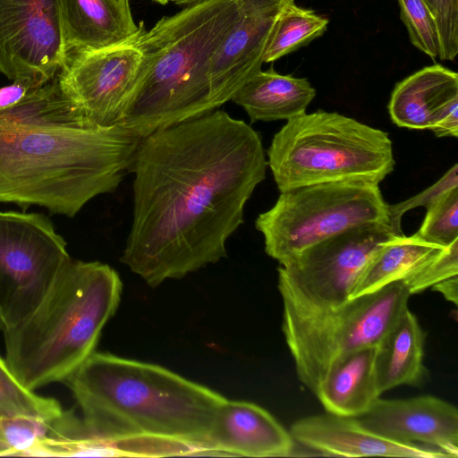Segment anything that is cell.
Listing matches in <instances>:
<instances>
[{
    "label": "cell",
    "instance_id": "83f0119b",
    "mask_svg": "<svg viewBox=\"0 0 458 458\" xmlns=\"http://www.w3.org/2000/svg\"><path fill=\"white\" fill-rule=\"evenodd\" d=\"M51 421L29 417L0 420V435L13 455L33 456L50 437Z\"/></svg>",
    "mask_w": 458,
    "mask_h": 458
},
{
    "label": "cell",
    "instance_id": "7402d4cb",
    "mask_svg": "<svg viewBox=\"0 0 458 458\" xmlns=\"http://www.w3.org/2000/svg\"><path fill=\"white\" fill-rule=\"evenodd\" d=\"M444 248L424 241L416 233L392 235L381 243L363 267L350 300L404 280Z\"/></svg>",
    "mask_w": 458,
    "mask_h": 458
},
{
    "label": "cell",
    "instance_id": "3957f363",
    "mask_svg": "<svg viewBox=\"0 0 458 458\" xmlns=\"http://www.w3.org/2000/svg\"><path fill=\"white\" fill-rule=\"evenodd\" d=\"M141 138L111 127L23 126L0 122V202L73 217L114 192L131 171Z\"/></svg>",
    "mask_w": 458,
    "mask_h": 458
},
{
    "label": "cell",
    "instance_id": "484cf974",
    "mask_svg": "<svg viewBox=\"0 0 458 458\" xmlns=\"http://www.w3.org/2000/svg\"><path fill=\"white\" fill-rule=\"evenodd\" d=\"M426 208L425 218L416 234L442 247L458 240V186L443 191Z\"/></svg>",
    "mask_w": 458,
    "mask_h": 458
},
{
    "label": "cell",
    "instance_id": "9a60e30c",
    "mask_svg": "<svg viewBox=\"0 0 458 458\" xmlns=\"http://www.w3.org/2000/svg\"><path fill=\"white\" fill-rule=\"evenodd\" d=\"M399 127L430 129L437 137L458 136V74L438 64L396 83L388 104Z\"/></svg>",
    "mask_w": 458,
    "mask_h": 458
},
{
    "label": "cell",
    "instance_id": "d6986e66",
    "mask_svg": "<svg viewBox=\"0 0 458 458\" xmlns=\"http://www.w3.org/2000/svg\"><path fill=\"white\" fill-rule=\"evenodd\" d=\"M377 344L366 346L335 360L315 395L327 412L357 418L366 413L380 396L374 360Z\"/></svg>",
    "mask_w": 458,
    "mask_h": 458
},
{
    "label": "cell",
    "instance_id": "836d02e7",
    "mask_svg": "<svg viewBox=\"0 0 458 458\" xmlns=\"http://www.w3.org/2000/svg\"><path fill=\"white\" fill-rule=\"evenodd\" d=\"M13 455V451L0 435V456Z\"/></svg>",
    "mask_w": 458,
    "mask_h": 458
},
{
    "label": "cell",
    "instance_id": "ac0fdd59",
    "mask_svg": "<svg viewBox=\"0 0 458 458\" xmlns=\"http://www.w3.org/2000/svg\"><path fill=\"white\" fill-rule=\"evenodd\" d=\"M64 59L72 55L119 46L144 30L129 0H58Z\"/></svg>",
    "mask_w": 458,
    "mask_h": 458
},
{
    "label": "cell",
    "instance_id": "603a6c76",
    "mask_svg": "<svg viewBox=\"0 0 458 458\" xmlns=\"http://www.w3.org/2000/svg\"><path fill=\"white\" fill-rule=\"evenodd\" d=\"M0 122L23 126H87L63 94L56 77L31 89L14 106L1 110Z\"/></svg>",
    "mask_w": 458,
    "mask_h": 458
},
{
    "label": "cell",
    "instance_id": "5b68a950",
    "mask_svg": "<svg viewBox=\"0 0 458 458\" xmlns=\"http://www.w3.org/2000/svg\"><path fill=\"white\" fill-rule=\"evenodd\" d=\"M122 290L107 264L70 259L40 304L4 331V360L17 379L33 391L64 382L96 351Z\"/></svg>",
    "mask_w": 458,
    "mask_h": 458
},
{
    "label": "cell",
    "instance_id": "d4e9b609",
    "mask_svg": "<svg viewBox=\"0 0 458 458\" xmlns=\"http://www.w3.org/2000/svg\"><path fill=\"white\" fill-rule=\"evenodd\" d=\"M64 411L57 400L24 386L0 356V420L29 417L52 421Z\"/></svg>",
    "mask_w": 458,
    "mask_h": 458
},
{
    "label": "cell",
    "instance_id": "6da1fadb",
    "mask_svg": "<svg viewBox=\"0 0 458 458\" xmlns=\"http://www.w3.org/2000/svg\"><path fill=\"white\" fill-rule=\"evenodd\" d=\"M267 167L260 134L219 109L141 138L121 262L157 287L225 258Z\"/></svg>",
    "mask_w": 458,
    "mask_h": 458
},
{
    "label": "cell",
    "instance_id": "5bb4252c",
    "mask_svg": "<svg viewBox=\"0 0 458 458\" xmlns=\"http://www.w3.org/2000/svg\"><path fill=\"white\" fill-rule=\"evenodd\" d=\"M365 428L386 438L435 447L448 457L458 456L457 408L438 397L378 398L356 418Z\"/></svg>",
    "mask_w": 458,
    "mask_h": 458
},
{
    "label": "cell",
    "instance_id": "d6a6232c",
    "mask_svg": "<svg viewBox=\"0 0 458 458\" xmlns=\"http://www.w3.org/2000/svg\"><path fill=\"white\" fill-rule=\"evenodd\" d=\"M432 290L441 293L446 301L457 305L458 301V275L444 279L432 287Z\"/></svg>",
    "mask_w": 458,
    "mask_h": 458
},
{
    "label": "cell",
    "instance_id": "f1b7e54d",
    "mask_svg": "<svg viewBox=\"0 0 458 458\" xmlns=\"http://www.w3.org/2000/svg\"><path fill=\"white\" fill-rule=\"evenodd\" d=\"M458 275V240L437 252L402 282L411 294L419 293L435 284Z\"/></svg>",
    "mask_w": 458,
    "mask_h": 458
},
{
    "label": "cell",
    "instance_id": "e575fe53",
    "mask_svg": "<svg viewBox=\"0 0 458 458\" xmlns=\"http://www.w3.org/2000/svg\"><path fill=\"white\" fill-rule=\"evenodd\" d=\"M423 1L427 4V6L429 8L431 13L434 14V16L436 17V21H437L438 0H423Z\"/></svg>",
    "mask_w": 458,
    "mask_h": 458
},
{
    "label": "cell",
    "instance_id": "44dd1931",
    "mask_svg": "<svg viewBox=\"0 0 458 458\" xmlns=\"http://www.w3.org/2000/svg\"><path fill=\"white\" fill-rule=\"evenodd\" d=\"M316 89L305 78L277 73L273 67L259 71L233 95L251 123L290 120L306 113Z\"/></svg>",
    "mask_w": 458,
    "mask_h": 458
},
{
    "label": "cell",
    "instance_id": "8992f818",
    "mask_svg": "<svg viewBox=\"0 0 458 458\" xmlns=\"http://www.w3.org/2000/svg\"><path fill=\"white\" fill-rule=\"evenodd\" d=\"M267 155L280 191L335 182L379 184L394 167L386 132L322 110L288 120Z\"/></svg>",
    "mask_w": 458,
    "mask_h": 458
},
{
    "label": "cell",
    "instance_id": "cb8c5ba5",
    "mask_svg": "<svg viewBox=\"0 0 458 458\" xmlns=\"http://www.w3.org/2000/svg\"><path fill=\"white\" fill-rule=\"evenodd\" d=\"M328 19L288 2L271 30L263 63H272L308 45L326 31Z\"/></svg>",
    "mask_w": 458,
    "mask_h": 458
},
{
    "label": "cell",
    "instance_id": "4fadbf2b",
    "mask_svg": "<svg viewBox=\"0 0 458 458\" xmlns=\"http://www.w3.org/2000/svg\"><path fill=\"white\" fill-rule=\"evenodd\" d=\"M293 0H239L240 16L211 57L208 79L215 109L261 71L268 37L285 4Z\"/></svg>",
    "mask_w": 458,
    "mask_h": 458
},
{
    "label": "cell",
    "instance_id": "2e32d148",
    "mask_svg": "<svg viewBox=\"0 0 458 458\" xmlns=\"http://www.w3.org/2000/svg\"><path fill=\"white\" fill-rule=\"evenodd\" d=\"M295 443L323 454L344 457L386 456L445 458L432 446L386 438L365 428L356 418L327 414L295 421L290 429Z\"/></svg>",
    "mask_w": 458,
    "mask_h": 458
},
{
    "label": "cell",
    "instance_id": "52a82bcc",
    "mask_svg": "<svg viewBox=\"0 0 458 458\" xmlns=\"http://www.w3.org/2000/svg\"><path fill=\"white\" fill-rule=\"evenodd\" d=\"M411 295L396 281L334 309L283 307L282 330L300 381L315 394L335 360L377 344L408 308Z\"/></svg>",
    "mask_w": 458,
    "mask_h": 458
},
{
    "label": "cell",
    "instance_id": "d590c367",
    "mask_svg": "<svg viewBox=\"0 0 458 458\" xmlns=\"http://www.w3.org/2000/svg\"><path fill=\"white\" fill-rule=\"evenodd\" d=\"M200 1L202 0H174V2L177 4H191Z\"/></svg>",
    "mask_w": 458,
    "mask_h": 458
},
{
    "label": "cell",
    "instance_id": "277c9868",
    "mask_svg": "<svg viewBox=\"0 0 458 458\" xmlns=\"http://www.w3.org/2000/svg\"><path fill=\"white\" fill-rule=\"evenodd\" d=\"M239 16V0H202L145 30L135 40L141 71L121 125L143 138L215 110L210 60Z\"/></svg>",
    "mask_w": 458,
    "mask_h": 458
},
{
    "label": "cell",
    "instance_id": "4316f807",
    "mask_svg": "<svg viewBox=\"0 0 458 458\" xmlns=\"http://www.w3.org/2000/svg\"><path fill=\"white\" fill-rule=\"evenodd\" d=\"M400 16L411 44L432 59L439 56L440 42L436 17L423 0H397Z\"/></svg>",
    "mask_w": 458,
    "mask_h": 458
},
{
    "label": "cell",
    "instance_id": "ba28073f",
    "mask_svg": "<svg viewBox=\"0 0 458 458\" xmlns=\"http://www.w3.org/2000/svg\"><path fill=\"white\" fill-rule=\"evenodd\" d=\"M375 223L389 224L378 184L335 182L280 191L255 226L264 236L267 254L281 264L329 237Z\"/></svg>",
    "mask_w": 458,
    "mask_h": 458
},
{
    "label": "cell",
    "instance_id": "8fae6325",
    "mask_svg": "<svg viewBox=\"0 0 458 458\" xmlns=\"http://www.w3.org/2000/svg\"><path fill=\"white\" fill-rule=\"evenodd\" d=\"M136 39L64 59L56 80L83 124H121L141 71Z\"/></svg>",
    "mask_w": 458,
    "mask_h": 458
},
{
    "label": "cell",
    "instance_id": "1f68e13d",
    "mask_svg": "<svg viewBox=\"0 0 458 458\" xmlns=\"http://www.w3.org/2000/svg\"><path fill=\"white\" fill-rule=\"evenodd\" d=\"M33 88L21 81H13L0 89V111L21 101Z\"/></svg>",
    "mask_w": 458,
    "mask_h": 458
},
{
    "label": "cell",
    "instance_id": "e0dca14e",
    "mask_svg": "<svg viewBox=\"0 0 458 458\" xmlns=\"http://www.w3.org/2000/svg\"><path fill=\"white\" fill-rule=\"evenodd\" d=\"M212 454L249 457L289 456L295 441L267 411L253 403L225 400L208 438Z\"/></svg>",
    "mask_w": 458,
    "mask_h": 458
},
{
    "label": "cell",
    "instance_id": "8d00e7d4",
    "mask_svg": "<svg viewBox=\"0 0 458 458\" xmlns=\"http://www.w3.org/2000/svg\"><path fill=\"white\" fill-rule=\"evenodd\" d=\"M153 1H156L161 4H167L168 2H174V0H153Z\"/></svg>",
    "mask_w": 458,
    "mask_h": 458
},
{
    "label": "cell",
    "instance_id": "30bf717a",
    "mask_svg": "<svg viewBox=\"0 0 458 458\" xmlns=\"http://www.w3.org/2000/svg\"><path fill=\"white\" fill-rule=\"evenodd\" d=\"M394 234L389 224H366L284 261L277 269L283 307L323 310L346 303L365 264Z\"/></svg>",
    "mask_w": 458,
    "mask_h": 458
},
{
    "label": "cell",
    "instance_id": "7a4b0ae2",
    "mask_svg": "<svg viewBox=\"0 0 458 458\" xmlns=\"http://www.w3.org/2000/svg\"><path fill=\"white\" fill-rule=\"evenodd\" d=\"M87 428L111 456L130 440L158 437L212 454L208 435L226 400L219 393L164 367L95 351L64 381Z\"/></svg>",
    "mask_w": 458,
    "mask_h": 458
},
{
    "label": "cell",
    "instance_id": "7c38bea8",
    "mask_svg": "<svg viewBox=\"0 0 458 458\" xmlns=\"http://www.w3.org/2000/svg\"><path fill=\"white\" fill-rule=\"evenodd\" d=\"M64 62L58 0H0V72L36 89Z\"/></svg>",
    "mask_w": 458,
    "mask_h": 458
},
{
    "label": "cell",
    "instance_id": "ffe728a7",
    "mask_svg": "<svg viewBox=\"0 0 458 458\" xmlns=\"http://www.w3.org/2000/svg\"><path fill=\"white\" fill-rule=\"evenodd\" d=\"M425 335L417 317L406 308L377 344L374 370L380 394L399 386H420Z\"/></svg>",
    "mask_w": 458,
    "mask_h": 458
},
{
    "label": "cell",
    "instance_id": "9c48e42d",
    "mask_svg": "<svg viewBox=\"0 0 458 458\" xmlns=\"http://www.w3.org/2000/svg\"><path fill=\"white\" fill-rule=\"evenodd\" d=\"M66 242L41 213L0 211V329L8 330L43 301L71 259Z\"/></svg>",
    "mask_w": 458,
    "mask_h": 458
},
{
    "label": "cell",
    "instance_id": "4dcf8cb0",
    "mask_svg": "<svg viewBox=\"0 0 458 458\" xmlns=\"http://www.w3.org/2000/svg\"><path fill=\"white\" fill-rule=\"evenodd\" d=\"M437 25L441 60L453 61L458 54V0H438Z\"/></svg>",
    "mask_w": 458,
    "mask_h": 458
},
{
    "label": "cell",
    "instance_id": "f546056e",
    "mask_svg": "<svg viewBox=\"0 0 458 458\" xmlns=\"http://www.w3.org/2000/svg\"><path fill=\"white\" fill-rule=\"evenodd\" d=\"M458 165L454 164L437 182L419 194L397 204H387L389 225L395 234H403L401 220L403 214L420 206L427 207L443 191L458 186Z\"/></svg>",
    "mask_w": 458,
    "mask_h": 458
}]
</instances>
